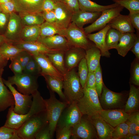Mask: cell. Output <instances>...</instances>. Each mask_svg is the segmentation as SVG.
<instances>
[{
    "label": "cell",
    "mask_w": 139,
    "mask_h": 139,
    "mask_svg": "<svg viewBox=\"0 0 139 139\" xmlns=\"http://www.w3.org/2000/svg\"><path fill=\"white\" fill-rule=\"evenodd\" d=\"M63 92L69 104L77 102L83 95V88L74 68L67 71L63 81Z\"/></svg>",
    "instance_id": "1"
},
{
    "label": "cell",
    "mask_w": 139,
    "mask_h": 139,
    "mask_svg": "<svg viewBox=\"0 0 139 139\" xmlns=\"http://www.w3.org/2000/svg\"><path fill=\"white\" fill-rule=\"evenodd\" d=\"M83 91V97L76 102L80 111L83 115L90 117L98 114L103 109L96 89L85 86Z\"/></svg>",
    "instance_id": "2"
},
{
    "label": "cell",
    "mask_w": 139,
    "mask_h": 139,
    "mask_svg": "<svg viewBox=\"0 0 139 139\" xmlns=\"http://www.w3.org/2000/svg\"><path fill=\"white\" fill-rule=\"evenodd\" d=\"M48 123L46 111L33 116L26 121L18 129L21 139H34L38 132Z\"/></svg>",
    "instance_id": "3"
},
{
    "label": "cell",
    "mask_w": 139,
    "mask_h": 139,
    "mask_svg": "<svg viewBox=\"0 0 139 139\" xmlns=\"http://www.w3.org/2000/svg\"><path fill=\"white\" fill-rule=\"evenodd\" d=\"M50 97L45 99L48 124L51 134L54 136L59 118L69 103L56 98L54 92L49 91Z\"/></svg>",
    "instance_id": "4"
},
{
    "label": "cell",
    "mask_w": 139,
    "mask_h": 139,
    "mask_svg": "<svg viewBox=\"0 0 139 139\" xmlns=\"http://www.w3.org/2000/svg\"><path fill=\"white\" fill-rule=\"evenodd\" d=\"M38 77L22 73L9 77L7 80L12 85H15L20 93L30 95L38 91Z\"/></svg>",
    "instance_id": "5"
},
{
    "label": "cell",
    "mask_w": 139,
    "mask_h": 139,
    "mask_svg": "<svg viewBox=\"0 0 139 139\" xmlns=\"http://www.w3.org/2000/svg\"><path fill=\"white\" fill-rule=\"evenodd\" d=\"M64 37L72 47H79L85 50L91 45L89 42L83 28L71 22L65 30Z\"/></svg>",
    "instance_id": "6"
},
{
    "label": "cell",
    "mask_w": 139,
    "mask_h": 139,
    "mask_svg": "<svg viewBox=\"0 0 139 139\" xmlns=\"http://www.w3.org/2000/svg\"><path fill=\"white\" fill-rule=\"evenodd\" d=\"M97 132L89 116L83 115L80 121L72 128V139H93L98 138Z\"/></svg>",
    "instance_id": "7"
},
{
    "label": "cell",
    "mask_w": 139,
    "mask_h": 139,
    "mask_svg": "<svg viewBox=\"0 0 139 139\" xmlns=\"http://www.w3.org/2000/svg\"><path fill=\"white\" fill-rule=\"evenodd\" d=\"M124 8L119 5L102 11L100 15L94 22L83 28L85 34L86 35L103 28L114 18L120 14Z\"/></svg>",
    "instance_id": "8"
},
{
    "label": "cell",
    "mask_w": 139,
    "mask_h": 139,
    "mask_svg": "<svg viewBox=\"0 0 139 139\" xmlns=\"http://www.w3.org/2000/svg\"><path fill=\"white\" fill-rule=\"evenodd\" d=\"M83 115L76 102L69 104L62 112L56 127H73L80 121Z\"/></svg>",
    "instance_id": "9"
},
{
    "label": "cell",
    "mask_w": 139,
    "mask_h": 139,
    "mask_svg": "<svg viewBox=\"0 0 139 139\" xmlns=\"http://www.w3.org/2000/svg\"><path fill=\"white\" fill-rule=\"evenodd\" d=\"M12 44L29 53L32 56L61 51L51 49L37 41L28 42L20 41L13 42Z\"/></svg>",
    "instance_id": "10"
},
{
    "label": "cell",
    "mask_w": 139,
    "mask_h": 139,
    "mask_svg": "<svg viewBox=\"0 0 139 139\" xmlns=\"http://www.w3.org/2000/svg\"><path fill=\"white\" fill-rule=\"evenodd\" d=\"M130 114L120 109H103L98 113L102 119L114 128L126 121Z\"/></svg>",
    "instance_id": "11"
},
{
    "label": "cell",
    "mask_w": 139,
    "mask_h": 139,
    "mask_svg": "<svg viewBox=\"0 0 139 139\" xmlns=\"http://www.w3.org/2000/svg\"><path fill=\"white\" fill-rule=\"evenodd\" d=\"M54 10L56 20L54 25L58 29L65 30L71 22L73 13L61 2L56 3Z\"/></svg>",
    "instance_id": "12"
},
{
    "label": "cell",
    "mask_w": 139,
    "mask_h": 139,
    "mask_svg": "<svg viewBox=\"0 0 139 139\" xmlns=\"http://www.w3.org/2000/svg\"><path fill=\"white\" fill-rule=\"evenodd\" d=\"M37 41L51 49L64 53L71 47L65 37L58 34L45 37H39Z\"/></svg>",
    "instance_id": "13"
},
{
    "label": "cell",
    "mask_w": 139,
    "mask_h": 139,
    "mask_svg": "<svg viewBox=\"0 0 139 139\" xmlns=\"http://www.w3.org/2000/svg\"><path fill=\"white\" fill-rule=\"evenodd\" d=\"M20 15L15 12L10 14L6 34L5 36L12 42L20 41V34L23 27Z\"/></svg>",
    "instance_id": "14"
},
{
    "label": "cell",
    "mask_w": 139,
    "mask_h": 139,
    "mask_svg": "<svg viewBox=\"0 0 139 139\" xmlns=\"http://www.w3.org/2000/svg\"><path fill=\"white\" fill-rule=\"evenodd\" d=\"M84 50L81 48L71 46L64 53V63L67 71L77 66L81 60L85 57Z\"/></svg>",
    "instance_id": "15"
},
{
    "label": "cell",
    "mask_w": 139,
    "mask_h": 139,
    "mask_svg": "<svg viewBox=\"0 0 139 139\" xmlns=\"http://www.w3.org/2000/svg\"><path fill=\"white\" fill-rule=\"evenodd\" d=\"M37 61L41 70V75H48L63 81L64 76L54 66L45 54L32 56Z\"/></svg>",
    "instance_id": "16"
},
{
    "label": "cell",
    "mask_w": 139,
    "mask_h": 139,
    "mask_svg": "<svg viewBox=\"0 0 139 139\" xmlns=\"http://www.w3.org/2000/svg\"><path fill=\"white\" fill-rule=\"evenodd\" d=\"M100 97L102 103L110 109L119 107L123 102V96L121 93L113 92L104 85Z\"/></svg>",
    "instance_id": "17"
},
{
    "label": "cell",
    "mask_w": 139,
    "mask_h": 139,
    "mask_svg": "<svg viewBox=\"0 0 139 139\" xmlns=\"http://www.w3.org/2000/svg\"><path fill=\"white\" fill-rule=\"evenodd\" d=\"M19 13H39L42 12L44 0H13Z\"/></svg>",
    "instance_id": "18"
},
{
    "label": "cell",
    "mask_w": 139,
    "mask_h": 139,
    "mask_svg": "<svg viewBox=\"0 0 139 139\" xmlns=\"http://www.w3.org/2000/svg\"><path fill=\"white\" fill-rule=\"evenodd\" d=\"M90 117L100 139H112L111 134L114 127L102 119L98 114Z\"/></svg>",
    "instance_id": "19"
},
{
    "label": "cell",
    "mask_w": 139,
    "mask_h": 139,
    "mask_svg": "<svg viewBox=\"0 0 139 139\" xmlns=\"http://www.w3.org/2000/svg\"><path fill=\"white\" fill-rule=\"evenodd\" d=\"M110 28L109 23L98 32L86 35L88 39L93 41L95 43V46L100 50L101 55L107 57H109L110 54L106 47L105 37L107 31Z\"/></svg>",
    "instance_id": "20"
},
{
    "label": "cell",
    "mask_w": 139,
    "mask_h": 139,
    "mask_svg": "<svg viewBox=\"0 0 139 139\" xmlns=\"http://www.w3.org/2000/svg\"><path fill=\"white\" fill-rule=\"evenodd\" d=\"M102 12H89L79 11L73 13L71 22L83 29L85 24L92 23L100 15Z\"/></svg>",
    "instance_id": "21"
},
{
    "label": "cell",
    "mask_w": 139,
    "mask_h": 139,
    "mask_svg": "<svg viewBox=\"0 0 139 139\" xmlns=\"http://www.w3.org/2000/svg\"><path fill=\"white\" fill-rule=\"evenodd\" d=\"M109 23L111 28L116 29L122 33H134L135 32L128 15L120 14L114 18Z\"/></svg>",
    "instance_id": "22"
},
{
    "label": "cell",
    "mask_w": 139,
    "mask_h": 139,
    "mask_svg": "<svg viewBox=\"0 0 139 139\" xmlns=\"http://www.w3.org/2000/svg\"><path fill=\"white\" fill-rule=\"evenodd\" d=\"M134 33H123L116 48L118 54L125 56L134 45L136 38Z\"/></svg>",
    "instance_id": "23"
},
{
    "label": "cell",
    "mask_w": 139,
    "mask_h": 139,
    "mask_svg": "<svg viewBox=\"0 0 139 139\" xmlns=\"http://www.w3.org/2000/svg\"><path fill=\"white\" fill-rule=\"evenodd\" d=\"M85 58L89 72L95 71L100 64L101 54L95 45H91L85 50Z\"/></svg>",
    "instance_id": "24"
},
{
    "label": "cell",
    "mask_w": 139,
    "mask_h": 139,
    "mask_svg": "<svg viewBox=\"0 0 139 139\" xmlns=\"http://www.w3.org/2000/svg\"><path fill=\"white\" fill-rule=\"evenodd\" d=\"M13 95L7 88L0 77V112L3 111L9 107L14 105Z\"/></svg>",
    "instance_id": "25"
},
{
    "label": "cell",
    "mask_w": 139,
    "mask_h": 139,
    "mask_svg": "<svg viewBox=\"0 0 139 139\" xmlns=\"http://www.w3.org/2000/svg\"><path fill=\"white\" fill-rule=\"evenodd\" d=\"M139 106V88L130 84L129 97L125 106L124 111L130 114L137 111Z\"/></svg>",
    "instance_id": "26"
},
{
    "label": "cell",
    "mask_w": 139,
    "mask_h": 139,
    "mask_svg": "<svg viewBox=\"0 0 139 139\" xmlns=\"http://www.w3.org/2000/svg\"><path fill=\"white\" fill-rule=\"evenodd\" d=\"M78 0L80 10L89 12H102L105 10L119 6L115 3L107 5H102L90 0Z\"/></svg>",
    "instance_id": "27"
},
{
    "label": "cell",
    "mask_w": 139,
    "mask_h": 139,
    "mask_svg": "<svg viewBox=\"0 0 139 139\" xmlns=\"http://www.w3.org/2000/svg\"><path fill=\"white\" fill-rule=\"evenodd\" d=\"M42 76L44 77L49 91L56 93L62 101L67 102L62 91L63 81L49 75H42Z\"/></svg>",
    "instance_id": "28"
},
{
    "label": "cell",
    "mask_w": 139,
    "mask_h": 139,
    "mask_svg": "<svg viewBox=\"0 0 139 139\" xmlns=\"http://www.w3.org/2000/svg\"><path fill=\"white\" fill-rule=\"evenodd\" d=\"M40 35V25L23 26L20 34V41H37Z\"/></svg>",
    "instance_id": "29"
},
{
    "label": "cell",
    "mask_w": 139,
    "mask_h": 139,
    "mask_svg": "<svg viewBox=\"0 0 139 139\" xmlns=\"http://www.w3.org/2000/svg\"><path fill=\"white\" fill-rule=\"evenodd\" d=\"M64 53L59 51L45 54L54 66L63 76L67 71L65 65Z\"/></svg>",
    "instance_id": "30"
},
{
    "label": "cell",
    "mask_w": 139,
    "mask_h": 139,
    "mask_svg": "<svg viewBox=\"0 0 139 139\" xmlns=\"http://www.w3.org/2000/svg\"><path fill=\"white\" fill-rule=\"evenodd\" d=\"M23 26L40 25L45 21L41 13H19Z\"/></svg>",
    "instance_id": "31"
},
{
    "label": "cell",
    "mask_w": 139,
    "mask_h": 139,
    "mask_svg": "<svg viewBox=\"0 0 139 139\" xmlns=\"http://www.w3.org/2000/svg\"><path fill=\"white\" fill-rule=\"evenodd\" d=\"M65 30H60L54 24L45 21L40 25L39 37H45L56 34H59L64 37Z\"/></svg>",
    "instance_id": "32"
},
{
    "label": "cell",
    "mask_w": 139,
    "mask_h": 139,
    "mask_svg": "<svg viewBox=\"0 0 139 139\" xmlns=\"http://www.w3.org/2000/svg\"><path fill=\"white\" fill-rule=\"evenodd\" d=\"M123 33L116 29L110 28L105 37V43L107 49H115Z\"/></svg>",
    "instance_id": "33"
},
{
    "label": "cell",
    "mask_w": 139,
    "mask_h": 139,
    "mask_svg": "<svg viewBox=\"0 0 139 139\" xmlns=\"http://www.w3.org/2000/svg\"><path fill=\"white\" fill-rule=\"evenodd\" d=\"M24 50L13 45L12 43L5 42L0 45V53L8 60L14 57Z\"/></svg>",
    "instance_id": "34"
},
{
    "label": "cell",
    "mask_w": 139,
    "mask_h": 139,
    "mask_svg": "<svg viewBox=\"0 0 139 139\" xmlns=\"http://www.w3.org/2000/svg\"><path fill=\"white\" fill-rule=\"evenodd\" d=\"M129 133L139 135V113L135 112L130 114L127 121Z\"/></svg>",
    "instance_id": "35"
},
{
    "label": "cell",
    "mask_w": 139,
    "mask_h": 139,
    "mask_svg": "<svg viewBox=\"0 0 139 139\" xmlns=\"http://www.w3.org/2000/svg\"><path fill=\"white\" fill-rule=\"evenodd\" d=\"M40 68L37 61L32 56L24 68L23 73L32 76L38 77L41 75Z\"/></svg>",
    "instance_id": "36"
},
{
    "label": "cell",
    "mask_w": 139,
    "mask_h": 139,
    "mask_svg": "<svg viewBox=\"0 0 139 139\" xmlns=\"http://www.w3.org/2000/svg\"><path fill=\"white\" fill-rule=\"evenodd\" d=\"M128 133V125L126 121L114 127L112 133V139H124Z\"/></svg>",
    "instance_id": "37"
},
{
    "label": "cell",
    "mask_w": 139,
    "mask_h": 139,
    "mask_svg": "<svg viewBox=\"0 0 139 139\" xmlns=\"http://www.w3.org/2000/svg\"><path fill=\"white\" fill-rule=\"evenodd\" d=\"M78 71L77 73L82 88L85 86L86 79L89 72V69L86 59L83 58L78 65Z\"/></svg>",
    "instance_id": "38"
},
{
    "label": "cell",
    "mask_w": 139,
    "mask_h": 139,
    "mask_svg": "<svg viewBox=\"0 0 139 139\" xmlns=\"http://www.w3.org/2000/svg\"><path fill=\"white\" fill-rule=\"evenodd\" d=\"M119 5L128 9L129 12H139V0H112Z\"/></svg>",
    "instance_id": "39"
},
{
    "label": "cell",
    "mask_w": 139,
    "mask_h": 139,
    "mask_svg": "<svg viewBox=\"0 0 139 139\" xmlns=\"http://www.w3.org/2000/svg\"><path fill=\"white\" fill-rule=\"evenodd\" d=\"M0 139H21L17 129L3 126L0 127Z\"/></svg>",
    "instance_id": "40"
},
{
    "label": "cell",
    "mask_w": 139,
    "mask_h": 139,
    "mask_svg": "<svg viewBox=\"0 0 139 139\" xmlns=\"http://www.w3.org/2000/svg\"><path fill=\"white\" fill-rule=\"evenodd\" d=\"M95 89L99 97H100L103 85L102 72L100 64L95 71Z\"/></svg>",
    "instance_id": "41"
},
{
    "label": "cell",
    "mask_w": 139,
    "mask_h": 139,
    "mask_svg": "<svg viewBox=\"0 0 139 139\" xmlns=\"http://www.w3.org/2000/svg\"><path fill=\"white\" fill-rule=\"evenodd\" d=\"M73 127H56L55 132L57 139H69L72 134Z\"/></svg>",
    "instance_id": "42"
},
{
    "label": "cell",
    "mask_w": 139,
    "mask_h": 139,
    "mask_svg": "<svg viewBox=\"0 0 139 139\" xmlns=\"http://www.w3.org/2000/svg\"><path fill=\"white\" fill-rule=\"evenodd\" d=\"M136 59L133 62L131 68V80L135 85H139V63Z\"/></svg>",
    "instance_id": "43"
},
{
    "label": "cell",
    "mask_w": 139,
    "mask_h": 139,
    "mask_svg": "<svg viewBox=\"0 0 139 139\" xmlns=\"http://www.w3.org/2000/svg\"><path fill=\"white\" fill-rule=\"evenodd\" d=\"M32 57L31 54L25 50H24L14 57L21 64L23 70Z\"/></svg>",
    "instance_id": "44"
},
{
    "label": "cell",
    "mask_w": 139,
    "mask_h": 139,
    "mask_svg": "<svg viewBox=\"0 0 139 139\" xmlns=\"http://www.w3.org/2000/svg\"><path fill=\"white\" fill-rule=\"evenodd\" d=\"M53 136L51 134L48 123L44 126L37 133L35 139H52Z\"/></svg>",
    "instance_id": "45"
},
{
    "label": "cell",
    "mask_w": 139,
    "mask_h": 139,
    "mask_svg": "<svg viewBox=\"0 0 139 139\" xmlns=\"http://www.w3.org/2000/svg\"><path fill=\"white\" fill-rule=\"evenodd\" d=\"M0 7L1 11L6 14H10L16 12L15 4L13 0L0 4Z\"/></svg>",
    "instance_id": "46"
},
{
    "label": "cell",
    "mask_w": 139,
    "mask_h": 139,
    "mask_svg": "<svg viewBox=\"0 0 139 139\" xmlns=\"http://www.w3.org/2000/svg\"><path fill=\"white\" fill-rule=\"evenodd\" d=\"M11 63L9 66L11 70L14 75L21 74L23 73V68L19 62L15 58L10 59Z\"/></svg>",
    "instance_id": "47"
},
{
    "label": "cell",
    "mask_w": 139,
    "mask_h": 139,
    "mask_svg": "<svg viewBox=\"0 0 139 139\" xmlns=\"http://www.w3.org/2000/svg\"><path fill=\"white\" fill-rule=\"evenodd\" d=\"M62 2L73 13L80 10L78 0H62Z\"/></svg>",
    "instance_id": "48"
},
{
    "label": "cell",
    "mask_w": 139,
    "mask_h": 139,
    "mask_svg": "<svg viewBox=\"0 0 139 139\" xmlns=\"http://www.w3.org/2000/svg\"><path fill=\"white\" fill-rule=\"evenodd\" d=\"M128 16L133 27L139 31V12H129Z\"/></svg>",
    "instance_id": "49"
},
{
    "label": "cell",
    "mask_w": 139,
    "mask_h": 139,
    "mask_svg": "<svg viewBox=\"0 0 139 139\" xmlns=\"http://www.w3.org/2000/svg\"><path fill=\"white\" fill-rule=\"evenodd\" d=\"M41 14L45 21L54 24L56 20V15L54 10L42 12Z\"/></svg>",
    "instance_id": "50"
},
{
    "label": "cell",
    "mask_w": 139,
    "mask_h": 139,
    "mask_svg": "<svg viewBox=\"0 0 139 139\" xmlns=\"http://www.w3.org/2000/svg\"><path fill=\"white\" fill-rule=\"evenodd\" d=\"M85 86L87 88L95 89V71L89 72Z\"/></svg>",
    "instance_id": "51"
},
{
    "label": "cell",
    "mask_w": 139,
    "mask_h": 139,
    "mask_svg": "<svg viewBox=\"0 0 139 139\" xmlns=\"http://www.w3.org/2000/svg\"><path fill=\"white\" fill-rule=\"evenodd\" d=\"M56 4L53 0H44L42 7V12L54 10Z\"/></svg>",
    "instance_id": "52"
},
{
    "label": "cell",
    "mask_w": 139,
    "mask_h": 139,
    "mask_svg": "<svg viewBox=\"0 0 139 139\" xmlns=\"http://www.w3.org/2000/svg\"><path fill=\"white\" fill-rule=\"evenodd\" d=\"M136 34L137 36L136 41L131 49V51L135 54L136 59L139 60V31H137Z\"/></svg>",
    "instance_id": "53"
},
{
    "label": "cell",
    "mask_w": 139,
    "mask_h": 139,
    "mask_svg": "<svg viewBox=\"0 0 139 139\" xmlns=\"http://www.w3.org/2000/svg\"><path fill=\"white\" fill-rule=\"evenodd\" d=\"M10 14L0 12V28L4 27L6 24L8 20V15Z\"/></svg>",
    "instance_id": "54"
},
{
    "label": "cell",
    "mask_w": 139,
    "mask_h": 139,
    "mask_svg": "<svg viewBox=\"0 0 139 139\" xmlns=\"http://www.w3.org/2000/svg\"><path fill=\"white\" fill-rule=\"evenodd\" d=\"M8 60L0 53V68H3L7 65Z\"/></svg>",
    "instance_id": "55"
},
{
    "label": "cell",
    "mask_w": 139,
    "mask_h": 139,
    "mask_svg": "<svg viewBox=\"0 0 139 139\" xmlns=\"http://www.w3.org/2000/svg\"><path fill=\"white\" fill-rule=\"evenodd\" d=\"M5 42H13L7 38L5 36L0 35V45Z\"/></svg>",
    "instance_id": "56"
},
{
    "label": "cell",
    "mask_w": 139,
    "mask_h": 139,
    "mask_svg": "<svg viewBox=\"0 0 139 139\" xmlns=\"http://www.w3.org/2000/svg\"><path fill=\"white\" fill-rule=\"evenodd\" d=\"M125 139H139L138 134H135L128 133L124 138Z\"/></svg>",
    "instance_id": "57"
},
{
    "label": "cell",
    "mask_w": 139,
    "mask_h": 139,
    "mask_svg": "<svg viewBox=\"0 0 139 139\" xmlns=\"http://www.w3.org/2000/svg\"><path fill=\"white\" fill-rule=\"evenodd\" d=\"M11 0H0V4L7 2Z\"/></svg>",
    "instance_id": "58"
},
{
    "label": "cell",
    "mask_w": 139,
    "mask_h": 139,
    "mask_svg": "<svg viewBox=\"0 0 139 139\" xmlns=\"http://www.w3.org/2000/svg\"><path fill=\"white\" fill-rule=\"evenodd\" d=\"M4 71L3 68H0V77H1Z\"/></svg>",
    "instance_id": "59"
},
{
    "label": "cell",
    "mask_w": 139,
    "mask_h": 139,
    "mask_svg": "<svg viewBox=\"0 0 139 139\" xmlns=\"http://www.w3.org/2000/svg\"><path fill=\"white\" fill-rule=\"evenodd\" d=\"M55 3H56L58 2H62V0H53Z\"/></svg>",
    "instance_id": "60"
},
{
    "label": "cell",
    "mask_w": 139,
    "mask_h": 139,
    "mask_svg": "<svg viewBox=\"0 0 139 139\" xmlns=\"http://www.w3.org/2000/svg\"><path fill=\"white\" fill-rule=\"evenodd\" d=\"M1 8H0V12H1Z\"/></svg>",
    "instance_id": "61"
}]
</instances>
